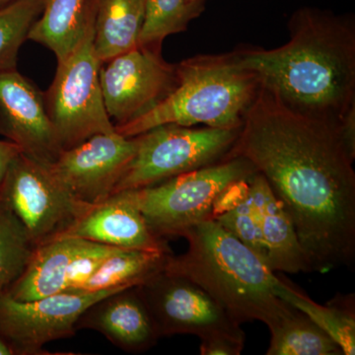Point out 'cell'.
Segmentation results:
<instances>
[{"label":"cell","instance_id":"6da1fadb","mask_svg":"<svg viewBox=\"0 0 355 355\" xmlns=\"http://www.w3.org/2000/svg\"><path fill=\"white\" fill-rule=\"evenodd\" d=\"M241 157L284 205L311 272L355 261L354 156L340 123L294 111L261 87L224 159Z\"/></svg>","mask_w":355,"mask_h":355},{"label":"cell","instance_id":"7a4b0ae2","mask_svg":"<svg viewBox=\"0 0 355 355\" xmlns=\"http://www.w3.org/2000/svg\"><path fill=\"white\" fill-rule=\"evenodd\" d=\"M279 48L240 46L239 64L261 87L299 113L340 123L355 107V21L316 7H301L287 23Z\"/></svg>","mask_w":355,"mask_h":355},{"label":"cell","instance_id":"3957f363","mask_svg":"<svg viewBox=\"0 0 355 355\" xmlns=\"http://www.w3.org/2000/svg\"><path fill=\"white\" fill-rule=\"evenodd\" d=\"M180 237L187 239L188 250L170 254L164 272L197 284L238 324L259 321L272 330L295 312L275 294L279 275L214 219L186 229Z\"/></svg>","mask_w":355,"mask_h":355},{"label":"cell","instance_id":"277c9868","mask_svg":"<svg viewBox=\"0 0 355 355\" xmlns=\"http://www.w3.org/2000/svg\"><path fill=\"white\" fill-rule=\"evenodd\" d=\"M177 84L148 113L114 127L125 137L160 125L239 130L261 88L258 77L238 62L234 53L202 55L176 64Z\"/></svg>","mask_w":355,"mask_h":355},{"label":"cell","instance_id":"5b68a950","mask_svg":"<svg viewBox=\"0 0 355 355\" xmlns=\"http://www.w3.org/2000/svg\"><path fill=\"white\" fill-rule=\"evenodd\" d=\"M254 172L246 159H224L154 186L127 191L154 234L167 240L180 237L186 229L212 218L219 196Z\"/></svg>","mask_w":355,"mask_h":355},{"label":"cell","instance_id":"8992f818","mask_svg":"<svg viewBox=\"0 0 355 355\" xmlns=\"http://www.w3.org/2000/svg\"><path fill=\"white\" fill-rule=\"evenodd\" d=\"M87 29L80 43L58 60L55 78L44 93L46 112L62 144L72 148L94 137L116 132L105 106L100 69L93 46V14L89 4Z\"/></svg>","mask_w":355,"mask_h":355},{"label":"cell","instance_id":"52a82bcc","mask_svg":"<svg viewBox=\"0 0 355 355\" xmlns=\"http://www.w3.org/2000/svg\"><path fill=\"white\" fill-rule=\"evenodd\" d=\"M239 130L164 125L137 135V150L114 193L146 188L224 160Z\"/></svg>","mask_w":355,"mask_h":355},{"label":"cell","instance_id":"ba28073f","mask_svg":"<svg viewBox=\"0 0 355 355\" xmlns=\"http://www.w3.org/2000/svg\"><path fill=\"white\" fill-rule=\"evenodd\" d=\"M0 202L17 217L35 247L64 234L93 205L74 197L50 166L22 153L0 182Z\"/></svg>","mask_w":355,"mask_h":355},{"label":"cell","instance_id":"9c48e42d","mask_svg":"<svg viewBox=\"0 0 355 355\" xmlns=\"http://www.w3.org/2000/svg\"><path fill=\"white\" fill-rule=\"evenodd\" d=\"M139 288L160 338L193 335L200 340L225 338L245 343L241 324L195 282L163 270Z\"/></svg>","mask_w":355,"mask_h":355},{"label":"cell","instance_id":"30bf717a","mask_svg":"<svg viewBox=\"0 0 355 355\" xmlns=\"http://www.w3.org/2000/svg\"><path fill=\"white\" fill-rule=\"evenodd\" d=\"M105 106L114 127L144 116L176 87V64H168L160 48L137 46L102 64Z\"/></svg>","mask_w":355,"mask_h":355},{"label":"cell","instance_id":"8fae6325","mask_svg":"<svg viewBox=\"0 0 355 355\" xmlns=\"http://www.w3.org/2000/svg\"><path fill=\"white\" fill-rule=\"evenodd\" d=\"M125 288L60 292L37 300L17 301L0 292V336L15 355H42L46 343L76 334V322L91 305Z\"/></svg>","mask_w":355,"mask_h":355},{"label":"cell","instance_id":"7c38bea8","mask_svg":"<svg viewBox=\"0 0 355 355\" xmlns=\"http://www.w3.org/2000/svg\"><path fill=\"white\" fill-rule=\"evenodd\" d=\"M121 250L76 237L51 240L34 248L20 277L3 291L27 302L72 291Z\"/></svg>","mask_w":355,"mask_h":355},{"label":"cell","instance_id":"4fadbf2b","mask_svg":"<svg viewBox=\"0 0 355 355\" xmlns=\"http://www.w3.org/2000/svg\"><path fill=\"white\" fill-rule=\"evenodd\" d=\"M135 150V137L102 133L62 151L49 166L74 197L97 205L114 195Z\"/></svg>","mask_w":355,"mask_h":355},{"label":"cell","instance_id":"5bb4252c","mask_svg":"<svg viewBox=\"0 0 355 355\" xmlns=\"http://www.w3.org/2000/svg\"><path fill=\"white\" fill-rule=\"evenodd\" d=\"M0 135L44 164H53L64 151L44 93L17 69L0 72Z\"/></svg>","mask_w":355,"mask_h":355},{"label":"cell","instance_id":"9a60e30c","mask_svg":"<svg viewBox=\"0 0 355 355\" xmlns=\"http://www.w3.org/2000/svg\"><path fill=\"white\" fill-rule=\"evenodd\" d=\"M60 237L81 238L121 249L172 253L167 240L149 228L128 191L93 205Z\"/></svg>","mask_w":355,"mask_h":355},{"label":"cell","instance_id":"2e32d148","mask_svg":"<svg viewBox=\"0 0 355 355\" xmlns=\"http://www.w3.org/2000/svg\"><path fill=\"white\" fill-rule=\"evenodd\" d=\"M76 327L77 331H98L130 354L147 352L160 338L139 286L114 292L91 305Z\"/></svg>","mask_w":355,"mask_h":355},{"label":"cell","instance_id":"e0dca14e","mask_svg":"<svg viewBox=\"0 0 355 355\" xmlns=\"http://www.w3.org/2000/svg\"><path fill=\"white\" fill-rule=\"evenodd\" d=\"M248 184L260 212L266 265L275 272H311L293 222L265 177L254 172L248 178Z\"/></svg>","mask_w":355,"mask_h":355},{"label":"cell","instance_id":"ac0fdd59","mask_svg":"<svg viewBox=\"0 0 355 355\" xmlns=\"http://www.w3.org/2000/svg\"><path fill=\"white\" fill-rule=\"evenodd\" d=\"M93 46L102 64L139 46L146 0H88Z\"/></svg>","mask_w":355,"mask_h":355},{"label":"cell","instance_id":"d6986e66","mask_svg":"<svg viewBox=\"0 0 355 355\" xmlns=\"http://www.w3.org/2000/svg\"><path fill=\"white\" fill-rule=\"evenodd\" d=\"M275 294L326 331L340 345L343 354H355L354 294H338L330 302L321 305L282 277Z\"/></svg>","mask_w":355,"mask_h":355},{"label":"cell","instance_id":"ffe728a7","mask_svg":"<svg viewBox=\"0 0 355 355\" xmlns=\"http://www.w3.org/2000/svg\"><path fill=\"white\" fill-rule=\"evenodd\" d=\"M88 0H44L28 40L43 44L64 60L80 43L89 22Z\"/></svg>","mask_w":355,"mask_h":355},{"label":"cell","instance_id":"44dd1931","mask_svg":"<svg viewBox=\"0 0 355 355\" xmlns=\"http://www.w3.org/2000/svg\"><path fill=\"white\" fill-rule=\"evenodd\" d=\"M172 253L123 249L108 257L94 272L69 292H95L141 286L164 270Z\"/></svg>","mask_w":355,"mask_h":355},{"label":"cell","instance_id":"7402d4cb","mask_svg":"<svg viewBox=\"0 0 355 355\" xmlns=\"http://www.w3.org/2000/svg\"><path fill=\"white\" fill-rule=\"evenodd\" d=\"M266 355H342V349L310 318L296 309L270 330Z\"/></svg>","mask_w":355,"mask_h":355},{"label":"cell","instance_id":"603a6c76","mask_svg":"<svg viewBox=\"0 0 355 355\" xmlns=\"http://www.w3.org/2000/svg\"><path fill=\"white\" fill-rule=\"evenodd\" d=\"M205 1L146 0L139 46L160 48L168 36L184 32L205 10Z\"/></svg>","mask_w":355,"mask_h":355},{"label":"cell","instance_id":"cb8c5ba5","mask_svg":"<svg viewBox=\"0 0 355 355\" xmlns=\"http://www.w3.org/2000/svg\"><path fill=\"white\" fill-rule=\"evenodd\" d=\"M44 0H12L0 6V72L17 69L18 53L43 11Z\"/></svg>","mask_w":355,"mask_h":355},{"label":"cell","instance_id":"d4e9b609","mask_svg":"<svg viewBox=\"0 0 355 355\" xmlns=\"http://www.w3.org/2000/svg\"><path fill=\"white\" fill-rule=\"evenodd\" d=\"M34 248L17 217L0 202V292L20 277Z\"/></svg>","mask_w":355,"mask_h":355},{"label":"cell","instance_id":"484cf974","mask_svg":"<svg viewBox=\"0 0 355 355\" xmlns=\"http://www.w3.org/2000/svg\"><path fill=\"white\" fill-rule=\"evenodd\" d=\"M212 219L218 222L222 227L246 245L266 263L260 212L250 195L249 189L241 200Z\"/></svg>","mask_w":355,"mask_h":355},{"label":"cell","instance_id":"4316f807","mask_svg":"<svg viewBox=\"0 0 355 355\" xmlns=\"http://www.w3.org/2000/svg\"><path fill=\"white\" fill-rule=\"evenodd\" d=\"M200 342L202 355H239L245 345L225 338H210Z\"/></svg>","mask_w":355,"mask_h":355},{"label":"cell","instance_id":"83f0119b","mask_svg":"<svg viewBox=\"0 0 355 355\" xmlns=\"http://www.w3.org/2000/svg\"><path fill=\"white\" fill-rule=\"evenodd\" d=\"M21 153L22 151L19 147L14 144L13 142L7 139H0V182L6 174L11 161Z\"/></svg>","mask_w":355,"mask_h":355},{"label":"cell","instance_id":"f1b7e54d","mask_svg":"<svg viewBox=\"0 0 355 355\" xmlns=\"http://www.w3.org/2000/svg\"><path fill=\"white\" fill-rule=\"evenodd\" d=\"M0 355H15L11 345L0 336Z\"/></svg>","mask_w":355,"mask_h":355},{"label":"cell","instance_id":"f546056e","mask_svg":"<svg viewBox=\"0 0 355 355\" xmlns=\"http://www.w3.org/2000/svg\"><path fill=\"white\" fill-rule=\"evenodd\" d=\"M10 1H12V0H0V6H4V4L8 3Z\"/></svg>","mask_w":355,"mask_h":355},{"label":"cell","instance_id":"4dcf8cb0","mask_svg":"<svg viewBox=\"0 0 355 355\" xmlns=\"http://www.w3.org/2000/svg\"><path fill=\"white\" fill-rule=\"evenodd\" d=\"M189 1L195 2V1H205V0H189Z\"/></svg>","mask_w":355,"mask_h":355}]
</instances>
